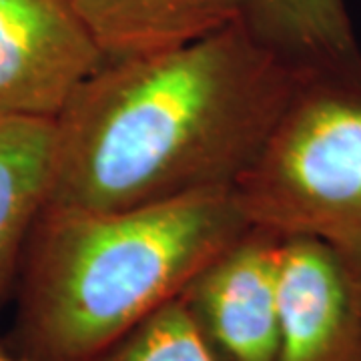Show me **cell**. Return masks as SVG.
Segmentation results:
<instances>
[{"instance_id": "obj_1", "label": "cell", "mask_w": 361, "mask_h": 361, "mask_svg": "<svg viewBox=\"0 0 361 361\" xmlns=\"http://www.w3.org/2000/svg\"><path fill=\"white\" fill-rule=\"evenodd\" d=\"M303 85L239 23L109 59L54 118L49 203L115 211L231 191Z\"/></svg>"}, {"instance_id": "obj_2", "label": "cell", "mask_w": 361, "mask_h": 361, "mask_svg": "<svg viewBox=\"0 0 361 361\" xmlns=\"http://www.w3.org/2000/svg\"><path fill=\"white\" fill-rule=\"evenodd\" d=\"M249 225L235 189L115 211L47 203L18 271L14 351L90 361L177 299Z\"/></svg>"}, {"instance_id": "obj_3", "label": "cell", "mask_w": 361, "mask_h": 361, "mask_svg": "<svg viewBox=\"0 0 361 361\" xmlns=\"http://www.w3.org/2000/svg\"><path fill=\"white\" fill-rule=\"evenodd\" d=\"M235 193L251 225L319 241L361 291V85L305 82Z\"/></svg>"}, {"instance_id": "obj_4", "label": "cell", "mask_w": 361, "mask_h": 361, "mask_svg": "<svg viewBox=\"0 0 361 361\" xmlns=\"http://www.w3.org/2000/svg\"><path fill=\"white\" fill-rule=\"evenodd\" d=\"M104 63L73 0H0V118L54 121Z\"/></svg>"}, {"instance_id": "obj_5", "label": "cell", "mask_w": 361, "mask_h": 361, "mask_svg": "<svg viewBox=\"0 0 361 361\" xmlns=\"http://www.w3.org/2000/svg\"><path fill=\"white\" fill-rule=\"evenodd\" d=\"M283 237L249 225L195 275L180 301L223 361H277Z\"/></svg>"}, {"instance_id": "obj_6", "label": "cell", "mask_w": 361, "mask_h": 361, "mask_svg": "<svg viewBox=\"0 0 361 361\" xmlns=\"http://www.w3.org/2000/svg\"><path fill=\"white\" fill-rule=\"evenodd\" d=\"M277 361H361V291L310 237H283Z\"/></svg>"}, {"instance_id": "obj_7", "label": "cell", "mask_w": 361, "mask_h": 361, "mask_svg": "<svg viewBox=\"0 0 361 361\" xmlns=\"http://www.w3.org/2000/svg\"><path fill=\"white\" fill-rule=\"evenodd\" d=\"M237 23L305 82L361 85L348 0H241Z\"/></svg>"}, {"instance_id": "obj_8", "label": "cell", "mask_w": 361, "mask_h": 361, "mask_svg": "<svg viewBox=\"0 0 361 361\" xmlns=\"http://www.w3.org/2000/svg\"><path fill=\"white\" fill-rule=\"evenodd\" d=\"M106 61L167 51L237 23L241 0H73Z\"/></svg>"}, {"instance_id": "obj_9", "label": "cell", "mask_w": 361, "mask_h": 361, "mask_svg": "<svg viewBox=\"0 0 361 361\" xmlns=\"http://www.w3.org/2000/svg\"><path fill=\"white\" fill-rule=\"evenodd\" d=\"M52 169L54 121L0 118V305L51 199Z\"/></svg>"}, {"instance_id": "obj_10", "label": "cell", "mask_w": 361, "mask_h": 361, "mask_svg": "<svg viewBox=\"0 0 361 361\" xmlns=\"http://www.w3.org/2000/svg\"><path fill=\"white\" fill-rule=\"evenodd\" d=\"M90 361H223L180 301H169Z\"/></svg>"}, {"instance_id": "obj_11", "label": "cell", "mask_w": 361, "mask_h": 361, "mask_svg": "<svg viewBox=\"0 0 361 361\" xmlns=\"http://www.w3.org/2000/svg\"><path fill=\"white\" fill-rule=\"evenodd\" d=\"M0 361H32L25 357V355H20L18 351H6V349H0Z\"/></svg>"}]
</instances>
